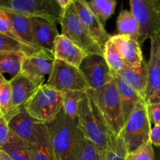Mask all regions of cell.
<instances>
[{"mask_svg": "<svg viewBox=\"0 0 160 160\" xmlns=\"http://www.w3.org/2000/svg\"><path fill=\"white\" fill-rule=\"evenodd\" d=\"M46 125L56 160H79L84 135L74 120L62 109L56 120Z\"/></svg>", "mask_w": 160, "mask_h": 160, "instance_id": "6da1fadb", "label": "cell"}, {"mask_svg": "<svg viewBox=\"0 0 160 160\" xmlns=\"http://www.w3.org/2000/svg\"><path fill=\"white\" fill-rule=\"evenodd\" d=\"M78 126L85 138L106 152L114 134L87 92L78 108Z\"/></svg>", "mask_w": 160, "mask_h": 160, "instance_id": "7a4b0ae2", "label": "cell"}, {"mask_svg": "<svg viewBox=\"0 0 160 160\" xmlns=\"http://www.w3.org/2000/svg\"><path fill=\"white\" fill-rule=\"evenodd\" d=\"M87 93L97 105L112 134L120 135L124 127L125 119L115 80L97 90L89 88Z\"/></svg>", "mask_w": 160, "mask_h": 160, "instance_id": "3957f363", "label": "cell"}, {"mask_svg": "<svg viewBox=\"0 0 160 160\" xmlns=\"http://www.w3.org/2000/svg\"><path fill=\"white\" fill-rule=\"evenodd\" d=\"M23 107L34 120L48 124L63 109V93L48 84H42Z\"/></svg>", "mask_w": 160, "mask_h": 160, "instance_id": "277c9868", "label": "cell"}, {"mask_svg": "<svg viewBox=\"0 0 160 160\" xmlns=\"http://www.w3.org/2000/svg\"><path fill=\"white\" fill-rule=\"evenodd\" d=\"M152 124L147 112V102L141 99L125 122L120 135L123 139L128 153L137 151L150 142Z\"/></svg>", "mask_w": 160, "mask_h": 160, "instance_id": "5b68a950", "label": "cell"}, {"mask_svg": "<svg viewBox=\"0 0 160 160\" xmlns=\"http://www.w3.org/2000/svg\"><path fill=\"white\" fill-rule=\"evenodd\" d=\"M59 23L62 34L89 55H103V51L82 23L74 3L63 9Z\"/></svg>", "mask_w": 160, "mask_h": 160, "instance_id": "8992f818", "label": "cell"}, {"mask_svg": "<svg viewBox=\"0 0 160 160\" xmlns=\"http://www.w3.org/2000/svg\"><path fill=\"white\" fill-rule=\"evenodd\" d=\"M0 6L54 23L59 21L62 12L56 0H1Z\"/></svg>", "mask_w": 160, "mask_h": 160, "instance_id": "52a82bcc", "label": "cell"}, {"mask_svg": "<svg viewBox=\"0 0 160 160\" xmlns=\"http://www.w3.org/2000/svg\"><path fill=\"white\" fill-rule=\"evenodd\" d=\"M46 84L61 92L69 90L86 92L89 89L79 68L56 59H54L52 71Z\"/></svg>", "mask_w": 160, "mask_h": 160, "instance_id": "ba28073f", "label": "cell"}, {"mask_svg": "<svg viewBox=\"0 0 160 160\" xmlns=\"http://www.w3.org/2000/svg\"><path fill=\"white\" fill-rule=\"evenodd\" d=\"M131 11L139 23L138 43L143 44L160 34V24L156 0H130Z\"/></svg>", "mask_w": 160, "mask_h": 160, "instance_id": "9c48e42d", "label": "cell"}, {"mask_svg": "<svg viewBox=\"0 0 160 160\" xmlns=\"http://www.w3.org/2000/svg\"><path fill=\"white\" fill-rule=\"evenodd\" d=\"M79 69L82 72L89 88L97 90L114 80L113 74L104 56L101 55L88 56Z\"/></svg>", "mask_w": 160, "mask_h": 160, "instance_id": "30bf717a", "label": "cell"}, {"mask_svg": "<svg viewBox=\"0 0 160 160\" xmlns=\"http://www.w3.org/2000/svg\"><path fill=\"white\" fill-rule=\"evenodd\" d=\"M151 52L148 62L147 104L160 102V34L151 39Z\"/></svg>", "mask_w": 160, "mask_h": 160, "instance_id": "8fae6325", "label": "cell"}, {"mask_svg": "<svg viewBox=\"0 0 160 160\" xmlns=\"http://www.w3.org/2000/svg\"><path fill=\"white\" fill-rule=\"evenodd\" d=\"M10 83L12 109L16 113L28 103L43 84V81L34 79L21 71L10 80Z\"/></svg>", "mask_w": 160, "mask_h": 160, "instance_id": "7c38bea8", "label": "cell"}, {"mask_svg": "<svg viewBox=\"0 0 160 160\" xmlns=\"http://www.w3.org/2000/svg\"><path fill=\"white\" fill-rule=\"evenodd\" d=\"M74 5L81 20L103 51L112 35L106 31L101 20L92 12L87 0H75Z\"/></svg>", "mask_w": 160, "mask_h": 160, "instance_id": "4fadbf2b", "label": "cell"}, {"mask_svg": "<svg viewBox=\"0 0 160 160\" xmlns=\"http://www.w3.org/2000/svg\"><path fill=\"white\" fill-rule=\"evenodd\" d=\"M36 45L54 58L55 41L59 35L56 24L39 17H31Z\"/></svg>", "mask_w": 160, "mask_h": 160, "instance_id": "5bb4252c", "label": "cell"}, {"mask_svg": "<svg viewBox=\"0 0 160 160\" xmlns=\"http://www.w3.org/2000/svg\"><path fill=\"white\" fill-rule=\"evenodd\" d=\"M37 123L25 109L22 107L17 114L8 121L9 130L16 136L24 141L28 145L36 142L35 127Z\"/></svg>", "mask_w": 160, "mask_h": 160, "instance_id": "9a60e30c", "label": "cell"}, {"mask_svg": "<svg viewBox=\"0 0 160 160\" xmlns=\"http://www.w3.org/2000/svg\"><path fill=\"white\" fill-rule=\"evenodd\" d=\"M88 54L63 34H59L55 41L54 59H59L79 68Z\"/></svg>", "mask_w": 160, "mask_h": 160, "instance_id": "2e32d148", "label": "cell"}, {"mask_svg": "<svg viewBox=\"0 0 160 160\" xmlns=\"http://www.w3.org/2000/svg\"><path fill=\"white\" fill-rule=\"evenodd\" d=\"M118 48L123 62L129 67H140L145 59L138 42L128 35L115 34L111 37Z\"/></svg>", "mask_w": 160, "mask_h": 160, "instance_id": "e0dca14e", "label": "cell"}, {"mask_svg": "<svg viewBox=\"0 0 160 160\" xmlns=\"http://www.w3.org/2000/svg\"><path fill=\"white\" fill-rule=\"evenodd\" d=\"M121 78L125 82L138 92L146 101L148 88V63L145 60L140 67L126 66L116 74Z\"/></svg>", "mask_w": 160, "mask_h": 160, "instance_id": "ac0fdd59", "label": "cell"}, {"mask_svg": "<svg viewBox=\"0 0 160 160\" xmlns=\"http://www.w3.org/2000/svg\"><path fill=\"white\" fill-rule=\"evenodd\" d=\"M54 58L48 54L26 56L21 67V72L34 79L44 81L45 76L51 74Z\"/></svg>", "mask_w": 160, "mask_h": 160, "instance_id": "d6986e66", "label": "cell"}, {"mask_svg": "<svg viewBox=\"0 0 160 160\" xmlns=\"http://www.w3.org/2000/svg\"><path fill=\"white\" fill-rule=\"evenodd\" d=\"M36 142L29 145L31 160H56L46 125L37 123L35 127Z\"/></svg>", "mask_w": 160, "mask_h": 160, "instance_id": "ffe728a7", "label": "cell"}, {"mask_svg": "<svg viewBox=\"0 0 160 160\" xmlns=\"http://www.w3.org/2000/svg\"><path fill=\"white\" fill-rule=\"evenodd\" d=\"M0 9H2L6 12L14 31L23 42L34 47V48L42 49L40 47L38 46L34 42L31 17L14 12L7 8L2 7V6H0Z\"/></svg>", "mask_w": 160, "mask_h": 160, "instance_id": "44dd1931", "label": "cell"}, {"mask_svg": "<svg viewBox=\"0 0 160 160\" xmlns=\"http://www.w3.org/2000/svg\"><path fill=\"white\" fill-rule=\"evenodd\" d=\"M117 89L121 98L122 106H123V116L125 122L127 121L131 114L135 109L136 106L141 99H143L134 88L127 84L118 75H113Z\"/></svg>", "mask_w": 160, "mask_h": 160, "instance_id": "7402d4cb", "label": "cell"}, {"mask_svg": "<svg viewBox=\"0 0 160 160\" xmlns=\"http://www.w3.org/2000/svg\"><path fill=\"white\" fill-rule=\"evenodd\" d=\"M117 34L128 35L138 42L140 37L139 23L131 11L121 9L117 17Z\"/></svg>", "mask_w": 160, "mask_h": 160, "instance_id": "603a6c76", "label": "cell"}, {"mask_svg": "<svg viewBox=\"0 0 160 160\" xmlns=\"http://www.w3.org/2000/svg\"><path fill=\"white\" fill-rule=\"evenodd\" d=\"M27 56L16 51L0 52V73H7L16 76L21 71L22 64Z\"/></svg>", "mask_w": 160, "mask_h": 160, "instance_id": "cb8c5ba5", "label": "cell"}, {"mask_svg": "<svg viewBox=\"0 0 160 160\" xmlns=\"http://www.w3.org/2000/svg\"><path fill=\"white\" fill-rule=\"evenodd\" d=\"M0 149L6 152L13 160H31L29 145L12 132L9 142Z\"/></svg>", "mask_w": 160, "mask_h": 160, "instance_id": "d4e9b609", "label": "cell"}, {"mask_svg": "<svg viewBox=\"0 0 160 160\" xmlns=\"http://www.w3.org/2000/svg\"><path fill=\"white\" fill-rule=\"evenodd\" d=\"M2 51L21 52L25 53L28 56L39 54H48L43 49L34 48L23 42L16 40L6 34L0 33V52Z\"/></svg>", "mask_w": 160, "mask_h": 160, "instance_id": "484cf974", "label": "cell"}, {"mask_svg": "<svg viewBox=\"0 0 160 160\" xmlns=\"http://www.w3.org/2000/svg\"><path fill=\"white\" fill-rule=\"evenodd\" d=\"M0 112L9 121L16 113L12 109V86L2 73H0Z\"/></svg>", "mask_w": 160, "mask_h": 160, "instance_id": "4316f807", "label": "cell"}, {"mask_svg": "<svg viewBox=\"0 0 160 160\" xmlns=\"http://www.w3.org/2000/svg\"><path fill=\"white\" fill-rule=\"evenodd\" d=\"M92 12L98 17L104 24L115 12L116 0H90L88 1Z\"/></svg>", "mask_w": 160, "mask_h": 160, "instance_id": "83f0119b", "label": "cell"}, {"mask_svg": "<svg viewBox=\"0 0 160 160\" xmlns=\"http://www.w3.org/2000/svg\"><path fill=\"white\" fill-rule=\"evenodd\" d=\"M63 93V111L73 120H78L80 102L86 92L81 91H66Z\"/></svg>", "mask_w": 160, "mask_h": 160, "instance_id": "f1b7e54d", "label": "cell"}, {"mask_svg": "<svg viewBox=\"0 0 160 160\" xmlns=\"http://www.w3.org/2000/svg\"><path fill=\"white\" fill-rule=\"evenodd\" d=\"M103 55H104L105 59L113 75L127 66L120 56L118 48H117L114 42L111 40V38L105 46L104 50H103Z\"/></svg>", "mask_w": 160, "mask_h": 160, "instance_id": "f546056e", "label": "cell"}, {"mask_svg": "<svg viewBox=\"0 0 160 160\" xmlns=\"http://www.w3.org/2000/svg\"><path fill=\"white\" fill-rule=\"evenodd\" d=\"M126 145L120 135H113L106 150L105 160H125L128 155Z\"/></svg>", "mask_w": 160, "mask_h": 160, "instance_id": "4dcf8cb0", "label": "cell"}, {"mask_svg": "<svg viewBox=\"0 0 160 160\" xmlns=\"http://www.w3.org/2000/svg\"><path fill=\"white\" fill-rule=\"evenodd\" d=\"M106 152L84 138L79 160H105Z\"/></svg>", "mask_w": 160, "mask_h": 160, "instance_id": "1f68e13d", "label": "cell"}, {"mask_svg": "<svg viewBox=\"0 0 160 160\" xmlns=\"http://www.w3.org/2000/svg\"><path fill=\"white\" fill-rule=\"evenodd\" d=\"M155 151L153 145L148 142L145 145L131 153H128L125 160H155Z\"/></svg>", "mask_w": 160, "mask_h": 160, "instance_id": "d6a6232c", "label": "cell"}, {"mask_svg": "<svg viewBox=\"0 0 160 160\" xmlns=\"http://www.w3.org/2000/svg\"><path fill=\"white\" fill-rule=\"evenodd\" d=\"M0 33H2V34H6V35L12 38L16 39V40L23 42L20 38V37L17 35L16 31H14L13 28H12V24H11L10 21H9L6 12L1 9H0ZM23 43H25V42H23Z\"/></svg>", "mask_w": 160, "mask_h": 160, "instance_id": "836d02e7", "label": "cell"}, {"mask_svg": "<svg viewBox=\"0 0 160 160\" xmlns=\"http://www.w3.org/2000/svg\"><path fill=\"white\" fill-rule=\"evenodd\" d=\"M11 131L9 130L8 121L4 116L0 112V148L6 145L11 137Z\"/></svg>", "mask_w": 160, "mask_h": 160, "instance_id": "e575fe53", "label": "cell"}, {"mask_svg": "<svg viewBox=\"0 0 160 160\" xmlns=\"http://www.w3.org/2000/svg\"><path fill=\"white\" fill-rule=\"evenodd\" d=\"M147 112L151 124L155 126L160 123V102L147 104Z\"/></svg>", "mask_w": 160, "mask_h": 160, "instance_id": "d590c367", "label": "cell"}, {"mask_svg": "<svg viewBox=\"0 0 160 160\" xmlns=\"http://www.w3.org/2000/svg\"><path fill=\"white\" fill-rule=\"evenodd\" d=\"M150 142L155 146L160 148V123L155 125L150 133Z\"/></svg>", "mask_w": 160, "mask_h": 160, "instance_id": "8d00e7d4", "label": "cell"}, {"mask_svg": "<svg viewBox=\"0 0 160 160\" xmlns=\"http://www.w3.org/2000/svg\"><path fill=\"white\" fill-rule=\"evenodd\" d=\"M56 1L59 6V7L63 10V9L70 7L71 5H73L74 3L75 0H56Z\"/></svg>", "mask_w": 160, "mask_h": 160, "instance_id": "74e56055", "label": "cell"}, {"mask_svg": "<svg viewBox=\"0 0 160 160\" xmlns=\"http://www.w3.org/2000/svg\"><path fill=\"white\" fill-rule=\"evenodd\" d=\"M0 160H13L10 156H9V154L3 150L0 149Z\"/></svg>", "mask_w": 160, "mask_h": 160, "instance_id": "f35d334b", "label": "cell"}, {"mask_svg": "<svg viewBox=\"0 0 160 160\" xmlns=\"http://www.w3.org/2000/svg\"><path fill=\"white\" fill-rule=\"evenodd\" d=\"M156 4H157L158 13H159V24H160V0H156Z\"/></svg>", "mask_w": 160, "mask_h": 160, "instance_id": "ab89813d", "label": "cell"}, {"mask_svg": "<svg viewBox=\"0 0 160 160\" xmlns=\"http://www.w3.org/2000/svg\"><path fill=\"white\" fill-rule=\"evenodd\" d=\"M155 160H160V153L159 154V156H158L157 157H156V159H155Z\"/></svg>", "mask_w": 160, "mask_h": 160, "instance_id": "60d3db41", "label": "cell"}]
</instances>
